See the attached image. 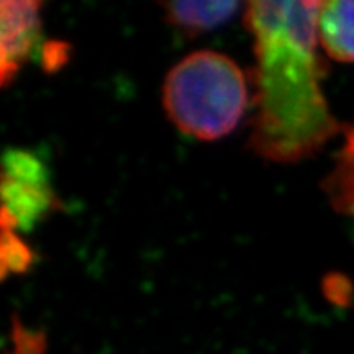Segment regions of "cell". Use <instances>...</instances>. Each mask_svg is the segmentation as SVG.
Instances as JSON below:
<instances>
[{
  "mask_svg": "<svg viewBox=\"0 0 354 354\" xmlns=\"http://www.w3.org/2000/svg\"><path fill=\"white\" fill-rule=\"evenodd\" d=\"M246 74L223 53L198 50L176 63L162 84V107L184 135L216 141L236 130L250 107Z\"/></svg>",
  "mask_w": 354,
  "mask_h": 354,
  "instance_id": "obj_2",
  "label": "cell"
},
{
  "mask_svg": "<svg viewBox=\"0 0 354 354\" xmlns=\"http://www.w3.org/2000/svg\"><path fill=\"white\" fill-rule=\"evenodd\" d=\"M162 15L172 28L185 37L212 32L240 10L238 2H161Z\"/></svg>",
  "mask_w": 354,
  "mask_h": 354,
  "instance_id": "obj_6",
  "label": "cell"
},
{
  "mask_svg": "<svg viewBox=\"0 0 354 354\" xmlns=\"http://www.w3.org/2000/svg\"><path fill=\"white\" fill-rule=\"evenodd\" d=\"M323 2L246 3L254 41L250 148L259 158L294 165L315 156L343 131L322 88L318 13Z\"/></svg>",
  "mask_w": 354,
  "mask_h": 354,
  "instance_id": "obj_1",
  "label": "cell"
},
{
  "mask_svg": "<svg viewBox=\"0 0 354 354\" xmlns=\"http://www.w3.org/2000/svg\"><path fill=\"white\" fill-rule=\"evenodd\" d=\"M41 2L3 0L0 6V79L7 86L17 77L39 38Z\"/></svg>",
  "mask_w": 354,
  "mask_h": 354,
  "instance_id": "obj_4",
  "label": "cell"
},
{
  "mask_svg": "<svg viewBox=\"0 0 354 354\" xmlns=\"http://www.w3.org/2000/svg\"><path fill=\"white\" fill-rule=\"evenodd\" d=\"M325 197L336 214L354 227V122L343 131V145L322 180Z\"/></svg>",
  "mask_w": 354,
  "mask_h": 354,
  "instance_id": "obj_7",
  "label": "cell"
},
{
  "mask_svg": "<svg viewBox=\"0 0 354 354\" xmlns=\"http://www.w3.org/2000/svg\"><path fill=\"white\" fill-rule=\"evenodd\" d=\"M318 43L331 59L354 64V0L322 3L318 13Z\"/></svg>",
  "mask_w": 354,
  "mask_h": 354,
  "instance_id": "obj_5",
  "label": "cell"
},
{
  "mask_svg": "<svg viewBox=\"0 0 354 354\" xmlns=\"http://www.w3.org/2000/svg\"><path fill=\"white\" fill-rule=\"evenodd\" d=\"M2 225L30 230L56 209L57 201L43 161L25 149H8L2 171Z\"/></svg>",
  "mask_w": 354,
  "mask_h": 354,
  "instance_id": "obj_3",
  "label": "cell"
}]
</instances>
